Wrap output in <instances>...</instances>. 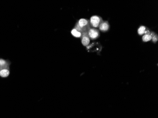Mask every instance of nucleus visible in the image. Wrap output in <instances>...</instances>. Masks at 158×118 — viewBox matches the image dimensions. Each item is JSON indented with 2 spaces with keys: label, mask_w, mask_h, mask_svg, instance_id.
<instances>
[{
  "label": "nucleus",
  "mask_w": 158,
  "mask_h": 118,
  "mask_svg": "<svg viewBox=\"0 0 158 118\" xmlns=\"http://www.w3.org/2000/svg\"><path fill=\"white\" fill-rule=\"evenodd\" d=\"M100 21L99 17L96 16H94L91 18V25L94 28L98 27Z\"/></svg>",
  "instance_id": "f257e3e1"
},
{
  "label": "nucleus",
  "mask_w": 158,
  "mask_h": 118,
  "mask_svg": "<svg viewBox=\"0 0 158 118\" xmlns=\"http://www.w3.org/2000/svg\"><path fill=\"white\" fill-rule=\"evenodd\" d=\"M98 32L97 30L94 29H90L89 32V36L91 39H95L98 38Z\"/></svg>",
  "instance_id": "f03ea898"
},
{
  "label": "nucleus",
  "mask_w": 158,
  "mask_h": 118,
  "mask_svg": "<svg viewBox=\"0 0 158 118\" xmlns=\"http://www.w3.org/2000/svg\"><path fill=\"white\" fill-rule=\"evenodd\" d=\"M10 73V72L9 68H4L0 71V76L2 78H5L9 76Z\"/></svg>",
  "instance_id": "7ed1b4c3"
},
{
  "label": "nucleus",
  "mask_w": 158,
  "mask_h": 118,
  "mask_svg": "<svg viewBox=\"0 0 158 118\" xmlns=\"http://www.w3.org/2000/svg\"><path fill=\"white\" fill-rule=\"evenodd\" d=\"M100 30L102 31H108L109 29V25L107 22L102 23L99 27Z\"/></svg>",
  "instance_id": "20e7f679"
},
{
  "label": "nucleus",
  "mask_w": 158,
  "mask_h": 118,
  "mask_svg": "<svg viewBox=\"0 0 158 118\" xmlns=\"http://www.w3.org/2000/svg\"><path fill=\"white\" fill-rule=\"evenodd\" d=\"M88 22L87 20L85 19H82L79 21L78 25L81 28H83V27L88 25Z\"/></svg>",
  "instance_id": "39448f33"
},
{
  "label": "nucleus",
  "mask_w": 158,
  "mask_h": 118,
  "mask_svg": "<svg viewBox=\"0 0 158 118\" xmlns=\"http://www.w3.org/2000/svg\"><path fill=\"white\" fill-rule=\"evenodd\" d=\"M90 39L87 36H84L82 39V44L84 46H87L90 43Z\"/></svg>",
  "instance_id": "423d86ee"
},
{
  "label": "nucleus",
  "mask_w": 158,
  "mask_h": 118,
  "mask_svg": "<svg viewBox=\"0 0 158 118\" xmlns=\"http://www.w3.org/2000/svg\"><path fill=\"white\" fill-rule=\"evenodd\" d=\"M71 34L76 37H80L81 36V33L79 32L76 29H73L71 32Z\"/></svg>",
  "instance_id": "0eeeda50"
},
{
  "label": "nucleus",
  "mask_w": 158,
  "mask_h": 118,
  "mask_svg": "<svg viewBox=\"0 0 158 118\" xmlns=\"http://www.w3.org/2000/svg\"><path fill=\"white\" fill-rule=\"evenodd\" d=\"M152 36L150 35H145L143 37V40L144 42H148L152 40Z\"/></svg>",
  "instance_id": "6e6552de"
},
{
  "label": "nucleus",
  "mask_w": 158,
  "mask_h": 118,
  "mask_svg": "<svg viewBox=\"0 0 158 118\" xmlns=\"http://www.w3.org/2000/svg\"><path fill=\"white\" fill-rule=\"evenodd\" d=\"M145 31V27L144 26H141L138 29V33L139 35H142L144 34Z\"/></svg>",
  "instance_id": "1a4fd4ad"
},
{
  "label": "nucleus",
  "mask_w": 158,
  "mask_h": 118,
  "mask_svg": "<svg viewBox=\"0 0 158 118\" xmlns=\"http://www.w3.org/2000/svg\"><path fill=\"white\" fill-rule=\"evenodd\" d=\"M152 41H153V42L156 43L158 41V36H157V35L154 36L153 38H152Z\"/></svg>",
  "instance_id": "9d476101"
},
{
  "label": "nucleus",
  "mask_w": 158,
  "mask_h": 118,
  "mask_svg": "<svg viewBox=\"0 0 158 118\" xmlns=\"http://www.w3.org/2000/svg\"><path fill=\"white\" fill-rule=\"evenodd\" d=\"M1 70H2V69L1 67H0V71Z\"/></svg>",
  "instance_id": "9b49d317"
}]
</instances>
